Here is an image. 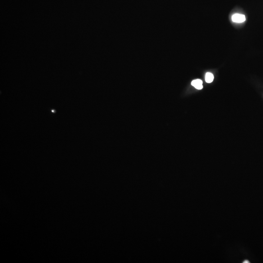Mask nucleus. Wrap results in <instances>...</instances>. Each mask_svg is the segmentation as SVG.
<instances>
[{
  "label": "nucleus",
  "instance_id": "obj_1",
  "mask_svg": "<svg viewBox=\"0 0 263 263\" xmlns=\"http://www.w3.org/2000/svg\"><path fill=\"white\" fill-rule=\"evenodd\" d=\"M232 20L234 22L241 23L246 21L245 16L242 14H235L232 16Z\"/></svg>",
  "mask_w": 263,
  "mask_h": 263
},
{
  "label": "nucleus",
  "instance_id": "obj_3",
  "mask_svg": "<svg viewBox=\"0 0 263 263\" xmlns=\"http://www.w3.org/2000/svg\"><path fill=\"white\" fill-rule=\"evenodd\" d=\"M214 79L213 74L209 72L207 73L205 76V81L207 83H211Z\"/></svg>",
  "mask_w": 263,
  "mask_h": 263
},
{
  "label": "nucleus",
  "instance_id": "obj_2",
  "mask_svg": "<svg viewBox=\"0 0 263 263\" xmlns=\"http://www.w3.org/2000/svg\"><path fill=\"white\" fill-rule=\"evenodd\" d=\"M191 85L195 88L198 89V90H201L203 87V81L199 79L194 80L191 82Z\"/></svg>",
  "mask_w": 263,
  "mask_h": 263
}]
</instances>
